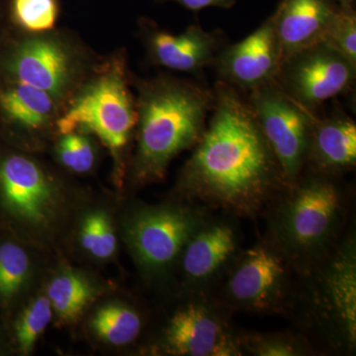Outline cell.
Returning a JSON list of instances; mask_svg holds the SVG:
<instances>
[{
  "instance_id": "obj_17",
  "label": "cell",
  "mask_w": 356,
  "mask_h": 356,
  "mask_svg": "<svg viewBox=\"0 0 356 356\" xmlns=\"http://www.w3.org/2000/svg\"><path fill=\"white\" fill-rule=\"evenodd\" d=\"M34 248L0 229V323L6 322L32 294Z\"/></svg>"
},
{
  "instance_id": "obj_5",
  "label": "cell",
  "mask_w": 356,
  "mask_h": 356,
  "mask_svg": "<svg viewBox=\"0 0 356 356\" xmlns=\"http://www.w3.org/2000/svg\"><path fill=\"white\" fill-rule=\"evenodd\" d=\"M86 58L60 35H0V79L49 93L64 105L84 81Z\"/></svg>"
},
{
  "instance_id": "obj_24",
  "label": "cell",
  "mask_w": 356,
  "mask_h": 356,
  "mask_svg": "<svg viewBox=\"0 0 356 356\" xmlns=\"http://www.w3.org/2000/svg\"><path fill=\"white\" fill-rule=\"evenodd\" d=\"M11 22L26 34L50 33L57 24V0H11Z\"/></svg>"
},
{
  "instance_id": "obj_14",
  "label": "cell",
  "mask_w": 356,
  "mask_h": 356,
  "mask_svg": "<svg viewBox=\"0 0 356 356\" xmlns=\"http://www.w3.org/2000/svg\"><path fill=\"white\" fill-rule=\"evenodd\" d=\"M147 55L154 65L178 72H197L215 62L222 44L218 33L191 26L181 34L163 30L145 32Z\"/></svg>"
},
{
  "instance_id": "obj_4",
  "label": "cell",
  "mask_w": 356,
  "mask_h": 356,
  "mask_svg": "<svg viewBox=\"0 0 356 356\" xmlns=\"http://www.w3.org/2000/svg\"><path fill=\"white\" fill-rule=\"evenodd\" d=\"M137 127V107L129 89L125 58L98 65L63 107L56 134L81 132L99 140L114 163V180L122 184L126 156Z\"/></svg>"
},
{
  "instance_id": "obj_20",
  "label": "cell",
  "mask_w": 356,
  "mask_h": 356,
  "mask_svg": "<svg viewBox=\"0 0 356 356\" xmlns=\"http://www.w3.org/2000/svg\"><path fill=\"white\" fill-rule=\"evenodd\" d=\"M81 210L72 228L77 248L91 261H113L119 245L113 213L103 205L89 206Z\"/></svg>"
},
{
  "instance_id": "obj_23",
  "label": "cell",
  "mask_w": 356,
  "mask_h": 356,
  "mask_svg": "<svg viewBox=\"0 0 356 356\" xmlns=\"http://www.w3.org/2000/svg\"><path fill=\"white\" fill-rule=\"evenodd\" d=\"M89 134H60L54 147L56 159L65 170L74 175H88L97 163V145Z\"/></svg>"
},
{
  "instance_id": "obj_21",
  "label": "cell",
  "mask_w": 356,
  "mask_h": 356,
  "mask_svg": "<svg viewBox=\"0 0 356 356\" xmlns=\"http://www.w3.org/2000/svg\"><path fill=\"white\" fill-rule=\"evenodd\" d=\"M310 146L316 163L327 170L350 168L356 161V126L346 117L321 122L311 134Z\"/></svg>"
},
{
  "instance_id": "obj_1",
  "label": "cell",
  "mask_w": 356,
  "mask_h": 356,
  "mask_svg": "<svg viewBox=\"0 0 356 356\" xmlns=\"http://www.w3.org/2000/svg\"><path fill=\"white\" fill-rule=\"evenodd\" d=\"M212 110L179 188L234 212H250L282 175L280 165L252 107L229 84L218 86Z\"/></svg>"
},
{
  "instance_id": "obj_16",
  "label": "cell",
  "mask_w": 356,
  "mask_h": 356,
  "mask_svg": "<svg viewBox=\"0 0 356 356\" xmlns=\"http://www.w3.org/2000/svg\"><path fill=\"white\" fill-rule=\"evenodd\" d=\"M322 305L343 339H356V259L353 243L344 245L332 259L323 280Z\"/></svg>"
},
{
  "instance_id": "obj_29",
  "label": "cell",
  "mask_w": 356,
  "mask_h": 356,
  "mask_svg": "<svg viewBox=\"0 0 356 356\" xmlns=\"http://www.w3.org/2000/svg\"><path fill=\"white\" fill-rule=\"evenodd\" d=\"M4 30L3 29H1V28H0V35L2 34V33H3Z\"/></svg>"
},
{
  "instance_id": "obj_15",
  "label": "cell",
  "mask_w": 356,
  "mask_h": 356,
  "mask_svg": "<svg viewBox=\"0 0 356 356\" xmlns=\"http://www.w3.org/2000/svg\"><path fill=\"white\" fill-rule=\"evenodd\" d=\"M336 14L325 0H284L273 16L281 65L295 54L324 41Z\"/></svg>"
},
{
  "instance_id": "obj_9",
  "label": "cell",
  "mask_w": 356,
  "mask_h": 356,
  "mask_svg": "<svg viewBox=\"0 0 356 356\" xmlns=\"http://www.w3.org/2000/svg\"><path fill=\"white\" fill-rule=\"evenodd\" d=\"M355 65L325 42L295 54L281 65L285 91L304 107L314 106L346 90Z\"/></svg>"
},
{
  "instance_id": "obj_3",
  "label": "cell",
  "mask_w": 356,
  "mask_h": 356,
  "mask_svg": "<svg viewBox=\"0 0 356 356\" xmlns=\"http://www.w3.org/2000/svg\"><path fill=\"white\" fill-rule=\"evenodd\" d=\"M138 89L132 177L136 184H146L163 179L172 159L197 145L214 95L199 84L168 76L140 81Z\"/></svg>"
},
{
  "instance_id": "obj_8",
  "label": "cell",
  "mask_w": 356,
  "mask_h": 356,
  "mask_svg": "<svg viewBox=\"0 0 356 356\" xmlns=\"http://www.w3.org/2000/svg\"><path fill=\"white\" fill-rule=\"evenodd\" d=\"M63 105L27 84L0 79V140L34 153L56 132Z\"/></svg>"
},
{
  "instance_id": "obj_26",
  "label": "cell",
  "mask_w": 356,
  "mask_h": 356,
  "mask_svg": "<svg viewBox=\"0 0 356 356\" xmlns=\"http://www.w3.org/2000/svg\"><path fill=\"white\" fill-rule=\"evenodd\" d=\"M248 346L254 355L261 356H293L302 353L299 344L286 337H254Z\"/></svg>"
},
{
  "instance_id": "obj_7",
  "label": "cell",
  "mask_w": 356,
  "mask_h": 356,
  "mask_svg": "<svg viewBox=\"0 0 356 356\" xmlns=\"http://www.w3.org/2000/svg\"><path fill=\"white\" fill-rule=\"evenodd\" d=\"M250 105L282 177L292 181L310 147L311 115L273 81L252 90Z\"/></svg>"
},
{
  "instance_id": "obj_11",
  "label": "cell",
  "mask_w": 356,
  "mask_h": 356,
  "mask_svg": "<svg viewBox=\"0 0 356 356\" xmlns=\"http://www.w3.org/2000/svg\"><path fill=\"white\" fill-rule=\"evenodd\" d=\"M156 351L177 356L240 355L222 321L198 303L186 304L173 313L156 344Z\"/></svg>"
},
{
  "instance_id": "obj_28",
  "label": "cell",
  "mask_w": 356,
  "mask_h": 356,
  "mask_svg": "<svg viewBox=\"0 0 356 356\" xmlns=\"http://www.w3.org/2000/svg\"><path fill=\"white\" fill-rule=\"evenodd\" d=\"M339 1H341V3H343V6H350L351 0H339Z\"/></svg>"
},
{
  "instance_id": "obj_25",
  "label": "cell",
  "mask_w": 356,
  "mask_h": 356,
  "mask_svg": "<svg viewBox=\"0 0 356 356\" xmlns=\"http://www.w3.org/2000/svg\"><path fill=\"white\" fill-rule=\"evenodd\" d=\"M324 42L356 65V19L351 11L337 13L325 33Z\"/></svg>"
},
{
  "instance_id": "obj_18",
  "label": "cell",
  "mask_w": 356,
  "mask_h": 356,
  "mask_svg": "<svg viewBox=\"0 0 356 356\" xmlns=\"http://www.w3.org/2000/svg\"><path fill=\"white\" fill-rule=\"evenodd\" d=\"M54 320L60 325L76 324L103 294L104 287L81 269L63 264L44 286Z\"/></svg>"
},
{
  "instance_id": "obj_22",
  "label": "cell",
  "mask_w": 356,
  "mask_h": 356,
  "mask_svg": "<svg viewBox=\"0 0 356 356\" xmlns=\"http://www.w3.org/2000/svg\"><path fill=\"white\" fill-rule=\"evenodd\" d=\"M88 329L100 343L121 348L133 343L139 337L143 320L132 306L120 300H110L96 307L91 313Z\"/></svg>"
},
{
  "instance_id": "obj_19",
  "label": "cell",
  "mask_w": 356,
  "mask_h": 356,
  "mask_svg": "<svg viewBox=\"0 0 356 356\" xmlns=\"http://www.w3.org/2000/svg\"><path fill=\"white\" fill-rule=\"evenodd\" d=\"M236 248V233L229 225L200 227L180 255L182 271L192 282L209 280L229 261Z\"/></svg>"
},
{
  "instance_id": "obj_13",
  "label": "cell",
  "mask_w": 356,
  "mask_h": 356,
  "mask_svg": "<svg viewBox=\"0 0 356 356\" xmlns=\"http://www.w3.org/2000/svg\"><path fill=\"white\" fill-rule=\"evenodd\" d=\"M284 278L280 255L266 245H255L245 252L232 274L227 291L238 305L262 310L280 300Z\"/></svg>"
},
{
  "instance_id": "obj_2",
  "label": "cell",
  "mask_w": 356,
  "mask_h": 356,
  "mask_svg": "<svg viewBox=\"0 0 356 356\" xmlns=\"http://www.w3.org/2000/svg\"><path fill=\"white\" fill-rule=\"evenodd\" d=\"M76 196L32 153L0 140V229L38 250H58L79 210Z\"/></svg>"
},
{
  "instance_id": "obj_12",
  "label": "cell",
  "mask_w": 356,
  "mask_h": 356,
  "mask_svg": "<svg viewBox=\"0 0 356 356\" xmlns=\"http://www.w3.org/2000/svg\"><path fill=\"white\" fill-rule=\"evenodd\" d=\"M218 70L228 83L254 89L273 81L281 67L280 44L273 18L217 56Z\"/></svg>"
},
{
  "instance_id": "obj_6",
  "label": "cell",
  "mask_w": 356,
  "mask_h": 356,
  "mask_svg": "<svg viewBox=\"0 0 356 356\" xmlns=\"http://www.w3.org/2000/svg\"><path fill=\"white\" fill-rule=\"evenodd\" d=\"M200 227L192 211L161 205L133 211L124 220L122 233L140 268L154 275L170 268Z\"/></svg>"
},
{
  "instance_id": "obj_27",
  "label": "cell",
  "mask_w": 356,
  "mask_h": 356,
  "mask_svg": "<svg viewBox=\"0 0 356 356\" xmlns=\"http://www.w3.org/2000/svg\"><path fill=\"white\" fill-rule=\"evenodd\" d=\"M181 4L185 8L197 11L209 6H229L232 0H172Z\"/></svg>"
},
{
  "instance_id": "obj_10",
  "label": "cell",
  "mask_w": 356,
  "mask_h": 356,
  "mask_svg": "<svg viewBox=\"0 0 356 356\" xmlns=\"http://www.w3.org/2000/svg\"><path fill=\"white\" fill-rule=\"evenodd\" d=\"M341 202V194L331 182L312 180L299 187L281 217V235L288 247L296 252L322 247L336 225Z\"/></svg>"
}]
</instances>
